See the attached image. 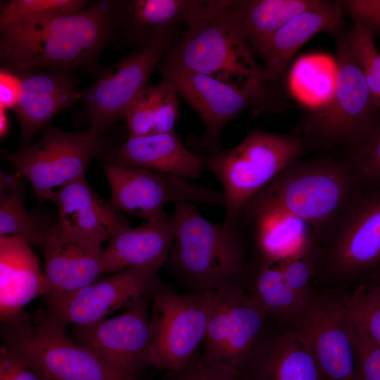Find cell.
Wrapping results in <instances>:
<instances>
[{
  "label": "cell",
  "instance_id": "cell-12",
  "mask_svg": "<svg viewBox=\"0 0 380 380\" xmlns=\"http://www.w3.org/2000/svg\"><path fill=\"white\" fill-rule=\"evenodd\" d=\"M175 31H163L137 46L106 68L91 87L81 93L83 110L91 127L103 133L125 118L127 108L146 87L154 69L171 48Z\"/></svg>",
  "mask_w": 380,
  "mask_h": 380
},
{
  "label": "cell",
  "instance_id": "cell-2",
  "mask_svg": "<svg viewBox=\"0 0 380 380\" xmlns=\"http://www.w3.org/2000/svg\"><path fill=\"white\" fill-rule=\"evenodd\" d=\"M361 182L343 156L297 160L242 206L234 226L241 228L267 215L282 212L310 224L315 239L338 215Z\"/></svg>",
  "mask_w": 380,
  "mask_h": 380
},
{
  "label": "cell",
  "instance_id": "cell-38",
  "mask_svg": "<svg viewBox=\"0 0 380 380\" xmlns=\"http://www.w3.org/2000/svg\"><path fill=\"white\" fill-rule=\"evenodd\" d=\"M351 327L355 352V380H380V346Z\"/></svg>",
  "mask_w": 380,
  "mask_h": 380
},
{
  "label": "cell",
  "instance_id": "cell-15",
  "mask_svg": "<svg viewBox=\"0 0 380 380\" xmlns=\"http://www.w3.org/2000/svg\"><path fill=\"white\" fill-rule=\"evenodd\" d=\"M158 70L162 81L173 86L198 113L205 129V145L213 148L215 154L220 152V135L225 125L244 111L263 106L267 99L266 91L239 87L184 68L165 57Z\"/></svg>",
  "mask_w": 380,
  "mask_h": 380
},
{
  "label": "cell",
  "instance_id": "cell-17",
  "mask_svg": "<svg viewBox=\"0 0 380 380\" xmlns=\"http://www.w3.org/2000/svg\"><path fill=\"white\" fill-rule=\"evenodd\" d=\"M151 303V296H148L113 318L89 325H74L69 337L119 370L137 376L150 365Z\"/></svg>",
  "mask_w": 380,
  "mask_h": 380
},
{
  "label": "cell",
  "instance_id": "cell-11",
  "mask_svg": "<svg viewBox=\"0 0 380 380\" xmlns=\"http://www.w3.org/2000/svg\"><path fill=\"white\" fill-rule=\"evenodd\" d=\"M272 319L243 285L215 291L203 355L239 373L264 338Z\"/></svg>",
  "mask_w": 380,
  "mask_h": 380
},
{
  "label": "cell",
  "instance_id": "cell-33",
  "mask_svg": "<svg viewBox=\"0 0 380 380\" xmlns=\"http://www.w3.org/2000/svg\"><path fill=\"white\" fill-rule=\"evenodd\" d=\"M346 308L352 327L380 346V283L372 281L350 291Z\"/></svg>",
  "mask_w": 380,
  "mask_h": 380
},
{
  "label": "cell",
  "instance_id": "cell-39",
  "mask_svg": "<svg viewBox=\"0 0 380 380\" xmlns=\"http://www.w3.org/2000/svg\"><path fill=\"white\" fill-rule=\"evenodd\" d=\"M277 265L288 284L307 301L312 289V270L308 256L286 260Z\"/></svg>",
  "mask_w": 380,
  "mask_h": 380
},
{
  "label": "cell",
  "instance_id": "cell-29",
  "mask_svg": "<svg viewBox=\"0 0 380 380\" xmlns=\"http://www.w3.org/2000/svg\"><path fill=\"white\" fill-rule=\"evenodd\" d=\"M319 0L232 1L229 8L251 49H259L285 23Z\"/></svg>",
  "mask_w": 380,
  "mask_h": 380
},
{
  "label": "cell",
  "instance_id": "cell-32",
  "mask_svg": "<svg viewBox=\"0 0 380 380\" xmlns=\"http://www.w3.org/2000/svg\"><path fill=\"white\" fill-rule=\"evenodd\" d=\"M336 79L337 65L332 58L325 54H309L295 62L289 74L288 85L300 103L317 110L332 99Z\"/></svg>",
  "mask_w": 380,
  "mask_h": 380
},
{
  "label": "cell",
  "instance_id": "cell-22",
  "mask_svg": "<svg viewBox=\"0 0 380 380\" xmlns=\"http://www.w3.org/2000/svg\"><path fill=\"white\" fill-rule=\"evenodd\" d=\"M175 236L174 219L168 214L137 227L129 226L109 239L102 255L101 274L136 267L159 270L167 262Z\"/></svg>",
  "mask_w": 380,
  "mask_h": 380
},
{
  "label": "cell",
  "instance_id": "cell-40",
  "mask_svg": "<svg viewBox=\"0 0 380 380\" xmlns=\"http://www.w3.org/2000/svg\"><path fill=\"white\" fill-rule=\"evenodd\" d=\"M0 380H46L18 353L3 345L0 349Z\"/></svg>",
  "mask_w": 380,
  "mask_h": 380
},
{
  "label": "cell",
  "instance_id": "cell-30",
  "mask_svg": "<svg viewBox=\"0 0 380 380\" xmlns=\"http://www.w3.org/2000/svg\"><path fill=\"white\" fill-rule=\"evenodd\" d=\"M21 177L1 173L0 237L18 239L30 246L44 248L51 236L60 228L53 221L26 210Z\"/></svg>",
  "mask_w": 380,
  "mask_h": 380
},
{
  "label": "cell",
  "instance_id": "cell-14",
  "mask_svg": "<svg viewBox=\"0 0 380 380\" xmlns=\"http://www.w3.org/2000/svg\"><path fill=\"white\" fill-rule=\"evenodd\" d=\"M103 171L110 186V204L119 212L146 221L167 215L163 207L170 202L187 201L224 207L223 192L194 184L179 176L106 164Z\"/></svg>",
  "mask_w": 380,
  "mask_h": 380
},
{
  "label": "cell",
  "instance_id": "cell-37",
  "mask_svg": "<svg viewBox=\"0 0 380 380\" xmlns=\"http://www.w3.org/2000/svg\"><path fill=\"white\" fill-rule=\"evenodd\" d=\"M239 373L198 353L167 380H239Z\"/></svg>",
  "mask_w": 380,
  "mask_h": 380
},
{
  "label": "cell",
  "instance_id": "cell-4",
  "mask_svg": "<svg viewBox=\"0 0 380 380\" xmlns=\"http://www.w3.org/2000/svg\"><path fill=\"white\" fill-rule=\"evenodd\" d=\"M175 236L166 265L190 293L243 284L249 262L241 229L203 217L193 203H174Z\"/></svg>",
  "mask_w": 380,
  "mask_h": 380
},
{
  "label": "cell",
  "instance_id": "cell-34",
  "mask_svg": "<svg viewBox=\"0 0 380 380\" xmlns=\"http://www.w3.org/2000/svg\"><path fill=\"white\" fill-rule=\"evenodd\" d=\"M84 0H11L1 9L0 25L37 22L79 11L89 4Z\"/></svg>",
  "mask_w": 380,
  "mask_h": 380
},
{
  "label": "cell",
  "instance_id": "cell-42",
  "mask_svg": "<svg viewBox=\"0 0 380 380\" xmlns=\"http://www.w3.org/2000/svg\"><path fill=\"white\" fill-rule=\"evenodd\" d=\"M20 76L6 68L0 70V109H15L21 93Z\"/></svg>",
  "mask_w": 380,
  "mask_h": 380
},
{
  "label": "cell",
  "instance_id": "cell-23",
  "mask_svg": "<svg viewBox=\"0 0 380 380\" xmlns=\"http://www.w3.org/2000/svg\"><path fill=\"white\" fill-rule=\"evenodd\" d=\"M47 291L46 275L30 246L18 239L0 237L1 322L28 317L24 307Z\"/></svg>",
  "mask_w": 380,
  "mask_h": 380
},
{
  "label": "cell",
  "instance_id": "cell-18",
  "mask_svg": "<svg viewBox=\"0 0 380 380\" xmlns=\"http://www.w3.org/2000/svg\"><path fill=\"white\" fill-rule=\"evenodd\" d=\"M100 241L61 229L44 247L47 303L93 284L101 272L103 250Z\"/></svg>",
  "mask_w": 380,
  "mask_h": 380
},
{
  "label": "cell",
  "instance_id": "cell-8",
  "mask_svg": "<svg viewBox=\"0 0 380 380\" xmlns=\"http://www.w3.org/2000/svg\"><path fill=\"white\" fill-rule=\"evenodd\" d=\"M106 144L103 133L92 127L66 132L49 127L37 143L18 153L6 152L3 158L31 184L37 198L53 201L65 186L84 176Z\"/></svg>",
  "mask_w": 380,
  "mask_h": 380
},
{
  "label": "cell",
  "instance_id": "cell-35",
  "mask_svg": "<svg viewBox=\"0 0 380 380\" xmlns=\"http://www.w3.org/2000/svg\"><path fill=\"white\" fill-rule=\"evenodd\" d=\"M346 37L351 51L365 77L374 104L380 111V54L372 30L355 21Z\"/></svg>",
  "mask_w": 380,
  "mask_h": 380
},
{
  "label": "cell",
  "instance_id": "cell-10",
  "mask_svg": "<svg viewBox=\"0 0 380 380\" xmlns=\"http://www.w3.org/2000/svg\"><path fill=\"white\" fill-rule=\"evenodd\" d=\"M337 37L334 95L325 107L310 116L301 129L319 145H342L346 148L372 127L377 119V108L346 34L341 32Z\"/></svg>",
  "mask_w": 380,
  "mask_h": 380
},
{
  "label": "cell",
  "instance_id": "cell-25",
  "mask_svg": "<svg viewBox=\"0 0 380 380\" xmlns=\"http://www.w3.org/2000/svg\"><path fill=\"white\" fill-rule=\"evenodd\" d=\"M120 28L128 42L144 44L160 32L175 29L181 23L192 24L220 0L117 1Z\"/></svg>",
  "mask_w": 380,
  "mask_h": 380
},
{
  "label": "cell",
  "instance_id": "cell-5",
  "mask_svg": "<svg viewBox=\"0 0 380 380\" xmlns=\"http://www.w3.org/2000/svg\"><path fill=\"white\" fill-rule=\"evenodd\" d=\"M230 0L188 25L165 58L180 66L242 88L266 91L263 70L235 20Z\"/></svg>",
  "mask_w": 380,
  "mask_h": 380
},
{
  "label": "cell",
  "instance_id": "cell-31",
  "mask_svg": "<svg viewBox=\"0 0 380 380\" xmlns=\"http://www.w3.org/2000/svg\"><path fill=\"white\" fill-rule=\"evenodd\" d=\"M178 118V94L173 86L163 81L146 87L125 115L129 137L172 132Z\"/></svg>",
  "mask_w": 380,
  "mask_h": 380
},
{
  "label": "cell",
  "instance_id": "cell-7",
  "mask_svg": "<svg viewBox=\"0 0 380 380\" xmlns=\"http://www.w3.org/2000/svg\"><path fill=\"white\" fill-rule=\"evenodd\" d=\"M47 318L1 322L4 345L20 355L46 380H146L115 368L91 349L65 335Z\"/></svg>",
  "mask_w": 380,
  "mask_h": 380
},
{
  "label": "cell",
  "instance_id": "cell-36",
  "mask_svg": "<svg viewBox=\"0 0 380 380\" xmlns=\"http://www.w3.org/2000/svg\"><path fill=\"white\" fill-rule=\"evenodd\" d=\"M343 156L362 181L380 184V118L361 139L344 148Z\"/></svg>",
  "mask_w": 380,
  "mask_h": 380
},
{
  "label": "cell",
  "instance_id": "cell-20",
  "mask_svg": "<svg viewBox=\"0 0 380 380\" xmlns=\"http://www.w3.org/2000/svg\"><path fill=\"white\" fill-rule=\"evenodd\" d=\"M344 11L343 2L321 1L280 27L257 51L264 61L266 83L276 84L292 56L315 34L324 31L341 34Z\"/></svg>",
  "mask_w": 380,
  "mask_h": 380
},
{
  "label": "cell",
  "instance_id": "cell-43",
  "mask_svg": "<svg viewBox=\"0 0 380 380\" xmlns=\"http://www.w3.org/2000/svg\"><path fill=\"white\" fill-rule=\"evenodd\" d=\"M9 120L6 110L0 109V135L4 137L8 132Z\"/></svg>",
  "mask_w": 380,
  "mask_h": 380
},
{
  "label": "cell",
  "instance_id": "cell-27",
  "mask_svg": "<svg viewBox=\"0 0 380 380\" xmlns=\"http://www.w3.org/2000/svg\"><path fill=\"white\" fill-rule=\"evenodd\" d=\"M260 258L272 264L308 256L315 239L313 227L301 219L279 212L253 224Z\"/></svg>",
  "mask_w": 380,
  "mask_h": 380
},
{
  "label": "cell",
  "instance_id": "cell-13",
  "mask_svg": "<svg viewBox=\"0 0 380 380\" xmlns=\"http://www.w3.org/2000/svg\"><path fill=\"white\" fill-rule=\"evenodd\" d=\"M348 291L313 286L291 325L305 339L324 380H355V352Z\"/></svg>",
  "mask_w": 380,
  "mask_h": 380
},
{
  "label": "cell",
  "instance_id": "cell-16",
  "mask_svg": "<svg viewBox=\"0 0 380 380\" xmlns=\"http://www.w3.org/2000/svg\"><path fill=\"white\" fill-rule=\"evenodd\" d=\"M158 270L129 268L48 303L46 318L64 327L99 322L110 314L151 296L163 284Z\"/></svg>",
  "mask_w": 380,
  "mask_h": 380
},
{
  "label": "cell",
  "instance_id": "cell-24",
  "mask_svg": "<svg viewBox=\"0 0 380 380\" xmlns=\"http://www.w3.org/2000/svg\"><path fill=\"white\" fill-rule=\"evenodd\" d=\"M106 165L151 170L198 179L205 170V159L191 153L175 131L129 137L115 149L102 152Z\"/></svg>",
  "mask_w": 380,
  "mask_h": 380
},
{
  "label": "cell",
  "instance_id": "cell-19",
  "mask_svg": "<svg viewBox=\"0 0 380 380\" xmlns=\"http://www.w3.org/2000/svg\"><path fill=\"white\" fill-rule=\"evenodd\" d=\"M239 380H324L305 339L291 325L272 319Z\"/></svg>",
  "mask_w": 380,
  "mask_h": 380
},
{
  "label": "cell",
  "instance_id": "cell-9",
  "mask_svg": "<svg viewBox=\"0 0 380 380\" xmlns=\"http://www.w3.org/2000/svg\"><path fill=\"white\" fill-rule=\"evenodd\" d=\"M214 302L215 291L180 294L163 283L151 295L149 365L181 370L204 341Z\"/></svg>",
  "mask_w": 380,
  "mask_h": 380
},
{
  "label": "cell",
  "instance_id": "cell-26",
  "mask_svg": "<svg viewBox=\"0 0 380 380\" xmlns=\"http://www.w3.org/2000/svg\"><path fill=\"white\" fill-rule=\"evenodd\" d=\"M53 202L61 229L101 242L129 227L126 218L91 188L85 176L65 186Z\"/></svg>",
  "mask_w": 380,
  "mask_h": 380
},
{
  "label": "cell",
  "instance_id": "cell-28",
  "mask_svg": "<svg viewBox=\"0 0 380 380\" xmlns=\"http://www.w3.org/2000/svg\"><path fill=\"white\" fill-rule=\"evenodd\" d=\"M243 286L268 316L292 325L306 302L288 284L277 264L260 258L249 262Z\"/></svg>",
  "mask_w": 380,
  "mask_h": 380
},
{
  "label": "cell",
  "instance_id": "cell-3",
  "mask_svg": "<svg viewBox=\"0 0 380 380\" xmlns=\"http://www.w3.org/2000/svg\"><path fill=\"white\" fill-rule=\"evenodd\" d=\"M309 259L313 286L349 292L380 277V184L362 180Z\"/></svg>",
  "mask_w": 380,
  "mask_h": 380
},
{
  "label": "cell",
  "instance_id": "cell-44",
  "mask_svg": "<svg viewBox=\"0 0 380 380\" xmlns=\"http://www.w3.org/2000/svg\"><path fill=\"white\" fill-rule=\"evenodd\" d=\"M374 281H378L380 283V277L378 279H376Z\"/></svg>",
  "mask_w": 380,
  "mask_h": 380
},
{
  "label": "cell",
  "instance_id": "cell-6",
  "mask_svg": "<svg viewBox=\"0 0 380 380\" xmlns=\"http://www.w3.org/2000/svg\"><path fill=\"white\" fill-rule=\"evenodd\" d=\"M303 139L298 134L255 129L236 147L205 159V169L220 182L225 199L222 222L231 229L242 206L286 166L298 160Z\"/></svg>",
  "mask_w": 380,
  "mask_h": 380
},
{
  "label": "cell",
  "instance_id": "cell-1",
  "mask_svg": "<svg viewBox=\"0 0 380 380\" xmlns=\"http://www.w3.org/2000/svg\"><path fill=\"white\" fill-rule=\"evenodd\" d=\"M120 29L117 1H98L67 15L0 25L3 68L18 74L41 68L94 72L101 52Z\"/></svg>",
  "mask_w": 380,
  "mask_h": 380
},
{
  "label": "cell",
  "instance_id": "cell-21",
  "mask_svg": "<svg viewBox=\"0 0 380 380\" xmlns=\"http://www.w3.org/2000/svg\"><path fill=\"white\" fill-rule=\"evenodd\" d=\"M21 93L14 109L23 144L28 143L56 114L70 109L81 97L70 74L33 70L18 74Z\"/></svg>",
  "mask_w": 380,
  "mask_h": 380
},
{
  "label": "cell",
  "instance_id": "cell-41",
  "mask_svg": "<svg viewBox=\"0 0 380 380\" xmlns=\"http://www.w3.org/2000/svg\"><path fill=\"white\" fill-rule=\"evenodd\" d=\"M344 10L355 19L371 27L380 28V0H349L343 1Z\"/></svg>",
  "mask_w": 380,
  "mask_h": 380
}]
</instances>
